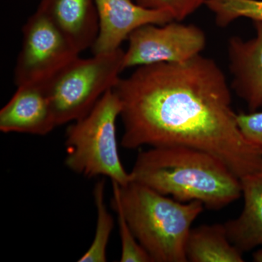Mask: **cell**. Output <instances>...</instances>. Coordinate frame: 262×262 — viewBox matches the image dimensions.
I'll use <instances>...</instances> for the list:
<instances>
[{"label":"cell","instance_id":"obj_1","mask_svg":"<svg viewBox=\"0 0 262 262\" xmlns=\"http://www.w3.org/2000/svg\"><path fill=\"white\" fill-rule=\"evenodd\" d=\"M113 90L125 149L187 146L216 157L239 179L262 171V151L241 134L230 86L211 58L136 67Z\"/></svg>","mask_w":262,"mask_h":262},{"label":"cell","instance_id":"obj_2","mask_svg":"<svg viewBox=\"0 0 262 262\" xmlns=\"http://www.w3.org/2000/svg\"><path fill=\"white\" fill-rule=\"evenodd\" d=\"M133 182L182 203L199 201L220 210L242 196L241 179L216 157L187 146L140 150L130 172Z\"/></svg>","mask_w":262,"mask_h":262},{"label":"cell","instance_id":"obj_3","mask_svg":"<svg viewBox=\"0 0 262 262\" xmlns=\"http://www.w3.org/2000/svg\"><path fill=\"white\" fill-rule=\"evenodd\" d=\"M113 184L112 206L121 210L152 262H186L191 226L203 212L199 201L182 203L131 181Z\"/></svg>","mask_w":262,"mask_h":262},{"label":"cell","instance_id":"obj_4","mask_svg":"<svg viewBox=\"0 0 262 262\" xmlns=\"http://www.w3.org/2000/svg\"><path fill=\"white\" fill-rule=\"evenodd\" d=\"M122 104L113 89L107 91L87 115L66 131V166L85 178H108L126 185L132 181L118 151L117 121Z\"/></svg>","mask_w":262,"mask_h":262},{"label":"cell","instance_id":"obj_5","mask_svg":"<svg viewBox=\"0 0 262 262\" xmlns=\"http://www.w3.org/2000/svg\"><path fill=\"white\" fill-rule=\"evenodd\" d=\"M125 51L76 58L41 84L47 95L57 127L79 120L114 89L124 67Z\"/></svg>","mask_w":262,"mask_h":262},{"label":"cell","instance_id":"obj_6","mask_svg":"<svg viewBox=\"0 0 262 262\" xmlns=\"http://www.w3.org/2000/svg\"><path fill=\"white\" fill-rule=\"evenodd\" d=\"M22 34L14 70L16 87L46 83L80 56L61 31L37 10L24 24Z\"/></svg>","mask_w":262,"mask_h":262},{"label":"cell","instance_id":"obj_7","mask_svg":"<svg viewBox=\"0 0 262 262\" xmlns=\"http://www.w3.org/2000/svg\"><path fill=\"white\" fill-rule=\"evenodd\" d=\"M169 22L147 24L130 34L125 51V70L158 63H180L201 55L206 46L205 32L194 24Z\"/></svg>","mask_w":262,"mask_h":262},{"label":"cell","instance_id":"obj_8","mask_svg":"<svg viewBox=\"0 0 262 262\" xmlns=\"http://www.w3.org/2000/svg\"><path fill=\"white\" fill-rule=\"evenodd\" d=\"M98 18L94 54L110 53L121 48L134 31L147 24L163 25L173 21L168 13L148 9L132 0H95Z\"/></svg>","mask_w":262,"mask_h":262},{"label":"cell","instance_id":"obj_9","mask_svg":"<svg viewBox=\"0 0 262 262\" xmlns=\"http://www.w3.org/2000/svg\"><path fill=\"white\" fill-rule=\"evenodd\" d=\"M56 127L51 103L41 84L18 86L0 110V131L4 134L46 136Z\"/></svg>","mask_w":262,"mask_h":262},{"label":"cell","instance_id":"obj_10","mask_svg":"<svg viewBox=\"0 0 262 262\" xmlns=\"http://www.w3.org/2000/svg\"><path fill=\"white\" fill-rule=\"evenodd\" d=\"M256 37L249 40L234 36L227 45L232 89L250 112L262 107V21H253Z\"/></svg>","mask_w":262,"mask_h":262},{"label":"cell","instance_id":"obj_11","mask_svg":"<svg viewBox=\"0 0 262 262\" xmlns=\"http://www.w3.org/2000/svg\"><path fill=\"white\" fill-rule=\"evenodd\" d=\"M37 10L61 31L79 53L94 46L98 32L95 0H41Z\"/></svg>","mask_w":262,"mask_h":262},{"label":"cell","instance_id":"obj_12","mask_svg":"<svg viewBox=\"0 0 262 262\" xmlns=\"http://www.w3.org/2000/svg\"><path fill=\"white\" fill-rule=\"evenodd\" d=\"M244 209L224 224L227 235L241 252L262 247V171L241 179Z\"/></svg>","mask_w":262,"mask_h":262},{"label":"cell","instance_id":"obj_13","mask_svg":"<svg viewBox=\"0 0 262 262\" xmlns=\"http://www.w3.org/2000/svg\"><path fill=\"white\" fill-rule=\"evenodd\" d=\"M244 253L229 239L224 225H205L191 229L186 256L191 262H244Z\"/></svg>","mask_w":262,"mask_h":262},{"label":"cell","instance_id":"obj_14","mask_svg":"<svg viewBox=\"0 0 262 262\" xmlns=\"http://www.w3.org/2000/svg\"><path fill=\"white\" fill-rule=\"evenodd\" d=\"M94 199L96 210V229L92 244L78 259L80 262L107 261L106 250L114 228V219L108 211L105 202L104 179L98 181L94 189Z\"/></svg>","mask_w":262,"mask_h":262},{"label":"cell","instance_id":"obj_15","mask_svg":"<svg viewBox=\"0 0 262 262\" xmlns=\"http://www.w3.org/2000/svg\"><path fill=\"white\" fill-rule=\"evenodd\" d=\"M205 5L222 28L241 18L262 21V0H206Z\"/></svg>","mask_w":262,"mask_h":262},{"label":"cell","instance_id":"obj_16","mask_svg":"<svg viewBox=\"0 0 262 262\" xmlns=\"http://www.w3.org/2000/svg\"><path fill=\"white\" fill-rule=\"evenodd\" d=\"M117 217L120 242H121V262H152L149 254L141 246L135 234L127 223L121 210L113 206Z\"/></svg>","mask_w":262,"mask_h":262},{"label":"cell","instance_id":"obj_17","mask_svg":"<svg viewBox=\"0 0 262 262\" xmlns=\"http://www.w3.org/2000/svg\"><path fill=\"white\" fill-rule=\"evenodd\" d=\"M148 9L168 13L176 21H182L205 5L206 0H135Z\"/></svg>","mask_w":262,"mask_h":262},{"label":"cell","instance_id":"obj_18","mask_svg":"<svg viewBox=\"0 0 262 262\" xmlns=\"http://www.w3.org/2000/svg\"><path fill=\"white\" fill-rule=\"evenodd\" d=\"M237 121L246 140L262 151V112L237 114Z\"/></svg>","mask_w":262,"mask_h":262},{"label":"cell","instance_id":"obj_19","mask_svg":"<svg viewBox=\"0 0 262 262\" xmlns=\"http://www.w3.org/2000/svg\"><path fill=\"white\" fill-rule=\"evenodd\" d=\"M253 259L256 262H262V247L253 253Z\"/></svg>","mask_w":262,"mask_h":262}]
</instances>
